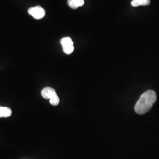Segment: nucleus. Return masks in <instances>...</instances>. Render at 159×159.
<instances>
[{
    "instance_id": "1",
    "label": "nucleus",
    "mask_w": 159,
    "mask_h": 159,
    "mask_svg": "<svg viewBox=\"0 0 159 159\" xmlns=\"http://www.w3.org/2000/svg\"><path fill=\"white\" fill-rule=\"evenodd\" d=\"M156 94L153 90L144 92L136 102L134 110L139 114H144L148 112L156 101Z\"/></svg>"
},
{
    "instance_id": "2",
    "label": "nucleus",
    "mask_w": 159,
    "mask_h": 159,
    "mask_svg": "<svg viewBox=\"0 0 159 159\" xmlns=\"http://www.w3.org/2000/svg\"><path fill=\"white\" fill-rule=\"evenodd\" d=\"M29 14L35 19H41L45 16L46 11L43 8L40 6H36L30 8L28 10Z\"/></svg>"
},
{
    "instance_id": "3",
    "label": "nucleus",
    "mask_w": 159,
    "mask_h": 159,
    "mask_svg": "<svg viewBox=\"0 0 159 159\" xmlns=\"http://www.w3.org/2000/svg\"><path fill=\"white\" fill-rule=\"evenodd\" d=\"M57 94L55 90L51 87H47L41 91V96L45 99H50Z\"/></svg>"
},
{
    "instance_id": "4",
    "label": "nucleus",
    "mask_w": 159,
    "mask_h": 159,
    "mask_svg": "<svg viewBox=\"0 0 159 159\" xmlns=\"http://www.w3.org/2000/svg\"><path fill=\"white\" fill-rule=\"evenodd\" d=\"M68 5L73 9H76L84 4V0H68Z\"/></svg>"
},
{
    "instance_id": "5",
    "label": "nucleus",
    "mask_w": 159,
    "mask_h": 159,
    "mask_svg": "<svg viewBox=\"0 0 159 159\" xmlns=\"http://www.w3.org/2000/svg\"><path fill=\"white\" fill-rule=\"evenodd\" d=\"M12 114V110L7 107L0 106V117H8Z\"/></svg>"
},
{
    "instance_id": "6",
    "label": "nucleus",
    "mask_w": 159,
    "mask_h": 159,
    "mask_svg": "<svg viewBox=\"0 0 159 159\" xmlns=\"http://www.w3.org/2000/svg\"><path fill=\"white\" fill-rule=\"evenodd\" d=\"M150 3V0H132L131 4L133 7L148 6Z\"/></svg>"
},
{
    "instance_id": "7",
    "label": "nucleus",
    "mask_w": 159,
    "mask_h": 159,
    "mask_svg": "<svg viewBox=\"0 0 159 159\" xmlns=\"http://www.w3.org/2000/svg\"><path fill=\"white\" fill-rule=\"evenodd\" d=\"M60 43L61 46H63V47L66 46L73 45V42L70 37H64L60 41Z\"/></svg>"
},
{
    "instance_id": "8",
    "label": "nucleus",
    "mask_w": 159,
    "mask_h": 159,
    "mask_svg": "<svg viewBox=\"0 0 159 159\" xmlns=\"http://www.w3.org/2000/svg\"><path fill=\"white\" fill-rule=\"evenodd\" d=\"M63 51L67 54H70L74 51V46L70 45V46H66L63 47Z\"/></svg>"
},
{
    "instance_id": "9",
    "label": "nucleus",
    "mask_w": 159,
    "mask_h": 159,
    "mask_svg": "<svg viewBox=\"0 0 159 159\" xmlns=\"http://www.w3.org/2000/svg\"><path fill=\"white\" fill-rule=\"evenodd\" d=\"M50 102L52 106H57L60 102V98L57 94L50 99Z\"/></svg>"
}]
</instances>
